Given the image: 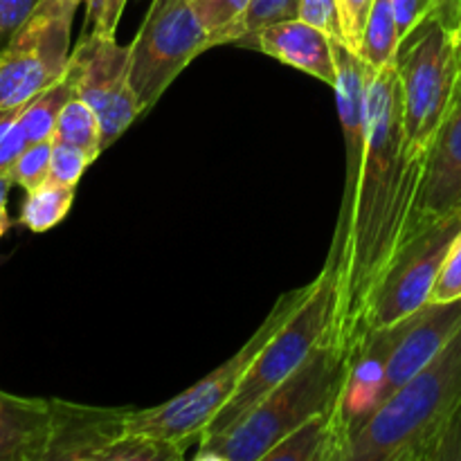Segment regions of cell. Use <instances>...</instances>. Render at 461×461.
<instances>
[{"mask_svg":"<svg viewBox=\"0 0 461 461\" xmlns=\"http://www.w3.org/2000/svg\"><path fill=\"white\" fill-rule=\"evenodd\" d=\"M75 97V88L68 75H63L57 84L45 88L43 93L36 95L34 99L23 106L21 111V129L25 133L27 142H41V140L54 138L59 115L63 106Z\"/></svg>","mask_w":461,"mask_h":461,"instance_id":"ffe728a7","label":"cell"},{"mask_svg":"<svg viewBox=\"0 0 461 461\" xmlns=\"http://www.w3.org/2000/svg\"><path fill=\"white\" fill-rule=\"evenodd\" d=\"M426 156L405 149L403 90L394 66L374 70L367 93V147L349 216L333 234L338 306L333 333L347 349L378 282L403 246Z\"/></svg>","mask_w":461,"mask_h":461,"instance_id":"6da1fadb","label":"cell"},{"mask_svg":"<svg viewBox=\"0 0 461 461\" xmlns=\"http://www.w3.org/2000/svg\"><path fill=\"white\" fill-rule=\"evenodd\" d=\"M414 315L390 324V327L369 329L351 349L345 385H342L340 399L336 403L338 419H340L349 441L360 430V426L381 408V390L385 383L387 365H390L401 338L412 324Z\"/></svg>","mask_w":461,"mask_h":461,"instance_id":"8fae6325","label":"cell"},{"mask_svg":"<svg viewBox=\"0 0 461 461\" xmlns=\"http://www.w3.org/2000/svg\"><path fill=\"white\" fill-rule=\"evenodd\" d=\"M291 18H297V0H250L239 25V41Z\"/></svg>","mask_w":461,"mask_h":461,"instance_id":"d4e9b609","label":"cell"},{"mask_svg":"<svg viewBox=\"0 0 461 461\" xmlns=\"http://www.w3.org/2000/svg\"><path fill=\"white\" fill-rule=\"evenodd\" d=\"M23 106L0 108V174H9L14 162L18 160V156L30 144L21 129Z\"/></svg>","mask_w":461,"mask_h":461,"instance_id":"484cf974","label":"cell"},{"mask_svg":"<svg viewBox=\"0 0 461 461\" xmlns=\"http://www.w3.org/2000/svg\"><path fill=\"white\" fill-rule=\"evenodd\" d=\"M403 90L405 149L426 156L461 88V30L439 12L419 23L396 54Z\"/></svg>","mask_w":461,"mask_h":461,"instance_id":"277c9868","label":"cell"},{"mask_svg":"<svg viewBox=\"0 0 461 461\" xmlns=\"http://www.w3.org/2000/svg\"><path fill=\"white\" fill-rule=\"evenodd\" d=\"M297 18L327 32L331 39L342 41L340 14L336 0H297Z\"/></svg>","mask_w":461,"mask_h":461,"instance_id":"f546056e","label":"cell"},{"mask_svg":"<svg viewBox=\"0 0 461 461\" xmlns=\"http://www.w3.org/2000/svg\"><path fill=\"white\" fill-rule=\"evenodd\" d=\"M453 214H461V88L457 102L426 151L421 183L403 243L428 225Z\"/></svg>","mask_w":461,"mask_h":461,"instance_id":"7c38bea8","label":"cell"},{"mask_svg":"<svg viewBox=\"0 0 461 461\" xmlns=\"http://www.w3.org/2000/svg\"><path fill=\"white\" fill-rule=\"evenodd\" d=\"M399 45L401 34L399 25H396L394 9H392V0H374L358 57L372 68L381 70L385 66H394Z\"/></svg>","mask_w":461,"mask_h":461,"instance_id":"d6986e66","label":"cell"},{"mask_svg":"<svg viewBox=\"0 0 461 461\" xmlns=\"http://www.w3.org/2000/svg\"><path fill=\"white\" fill-rule=\"evenodd\" d=\"M338 14H340L342 25V43L358 54L363 45L365 25H367L369 12L374 7V0H336Z\"/></svg>","mask_w":461,"mask_h":461,"instance_id":"f1b7e54d","label":"cell"},{"mask_svg":"<svg viewBox=\"0 0 461 461\" xmlns=\"http://www.w3.org/2000/svg\"><path fill=\"white\" fill-rule=\"evenodd\" d=\"M333 54H336L338 70L333 90H336L338 115H340L342 138H345V192H342L336 225V232H340L349 216L360 169H363L365 147H367V93L376 68L363 61L354 50H349L338 39H333Z\"/></svg>","mask_w":461,"mask_h":461,"instance_id":"4fadbf2b","label":"cell"},{"mask_svg":"<svg viewBox=\"0 0 461 461\" xmlns=\"http://www.w3.org/2000/svg\"><path fill=\"white\" fill-rule=\"evenodd\" d=\"M338 306L336 259L327 257L322 273L313 279V291L304 304L291 315L286 324L266 342L264 349L250 365L232 399L216 414L203 437L221 435L241 421L259 401H264L279 383L286 381L315 347L333 331ZM201 437V439H203Z\"/></svg>","mask_w":461,"mask_h":461,"instance_id":"8992f818","label":"cell"},{"mask_svg":"<svg viewBox=\"0 0 461 461\" xmlns=\"http://www.w3.org/2000/svg\"><path fill=\"white\" fill-rule=\"evenodd\" d=\"M459 232L461 214L446 216L410 237L399 248L369 300L360 322L358 340L369 329L390 327L430 304L437 275Z\"/></svg>","mask_w":461,"mask_h":461,"instance_id":"9c48e42d","label":"cell"},{"mask_svg":"<svg viewBox=\"0 0 461 461\" xmlns=\"http://www.w3.org/2000/svg\"><path fill=\"white\" fill-rule=\"evenodd\" d=\"M79 3H86V0H79Z\"/></svg>","mask_w":461,"mask_h":461,"instance_id":"74e56055","label":"cell"},{"mask_svg":"<svg viewBox=\"0 0 461 461\" xmlns=\"http://www.w3.org/2000/svg\"><path fill=\"white\" fill-rule=\"evenodd\" d=\"M52 437V405L0 390V461H45Z\"/></svg>","mask_w":461,"mask_h":461,"instance_id":"e0dca14e","label":"cell"},{"mask_svg":"<svg viewBox=\"0 0 461 461\" xmlns=\"http://www.w3.org/2000/svg\"><path fill=\"white\" fill-rule=\"evenodd\" d=\"M52 437L45 461H102V455L126 435L129 410L50 401Z\"/></svg>","mask_w":461,"mask_h":461,"instance_id":"5bb4252c","label":"cell"},{"mask_svg":"<svg viewBox=\"0 0 461 461\" xmlns=\"http://www.w3.org/2000/svg\"><path fill=\"white\" fill-rule=\"evenodd\" d=\"M214 48L192 0H153L131 41V86L142 113L160 102L192 59Z\"/></svg>","mask_w":461,"mask_h":461,"instance_id":"ba28073f","label":"cell"},{"mask_svg":"<svg viewBox=\"0 0 461 461\" xmlns=\"http://www.w3.org/2000/svg\"><path fill=\"white\" fill-rule=\"evenodd\" d=\"M457 300H461V232L455 237L453 246L441 264L430 293V304H446V302Z\"/></svg>","mask_w":461,"mask_h":461,"instance_id":"83f0119b","label":"cell"},{"mask_svg":"<svg viewBox=\"0 0 461 461\" xmlns=\"http://www.w3.org/2000/svg\"><path fill=\"white\" fill-rule=\"evenodd\" d=\"M34 5L36 0H0V48L21 27V23L30 16Z\"/></svg>","mask_w":461,"mask_h":461,"instance_id":"d6a6232c","label":"cell"},{"mask_svg":"<svg viewBox=\"0 0 461 461\" xmlns=\"http://www.w3.org/2000/svg\"><path fill=\"white\" fill-rule=\"evenodd\" d=\"M313 291V282L306 286L288 291L275 302L268 318L259 324L250 340L223 365L207 374L205 378L185 390L183 394L174 396L167 403L158 408L147 410H129L126 419V432L131 435H147L156 439H169L176 444L192 446L194 441H201L210 423L214 421L216 414L228 405L237 387L241 385L243 376L255 363L259 351L264 349L266 342L291 320V315L306 302V297Z\"/></svg>","mask_w":461,"mask_h":461,"instance_id":"5b68a950","label":"cell"},{"mask_svg":"<svg viewBox=\"0 0 461 461\" xmlns=\"http://www.w3.org/2000/svg\"><path fill=\"white\" fill-rule=\"evenodd\" d=\"M75 97L88 104L102 124L104 149L111 147L140 115H144L131 86V50L115 36L90 30L70 52L66 70Z\"/></svg>","mask_w":461,"mask_h":461,"instance_id":"30bf717a","label":"cell"},{"mask_svg":"<svg viewBox=\"0 0 461 461\" xmlns=\"http://www.w3.org/2000/svg\"><path fill=\"white\" fill-rule=\"evenodd\" d=\"M192 5L203 27L210 32L214 48L237 43L239 25L250 0H192Z\"/></svg>","mask_w":461,"mask_h":461,"instance_id":"603a6c76","label":"cell"},{"mask_svg":"<svg viewBox=\"0 0 461 461\" xmlns=\"http://www.w3.org/2000/svg\"><path fill=\"white\" fill-rule=\"evenodd\" d=\"M461 329V300L446 304H428L414 315L412 324L401 338L381 390V405L399 392L412 376H417L428 363L437 358L441 349L453 340Z\"/></svg>","mask_w":461,"mask_h":461,"instance_id":"9a60e30c","label":"cell"},{"mask_svg":"<svg viewBox=\"0 0 461 461\" xmlns=\"http://www.w3.org/2000/svg\"><path fill=\"white\" fill-rule=\"evenodd\" d=\"M75 189L70 185H59L52 180H45L41 187L27 192L25 203L21 207V225H25L30 232H48L54 225L61 223L75 203Z\"/></svg>","mask_w":461,"mask_h":461,"instance_id":"44dd1931","label":"cell"},{"mask_svg":"<svg viewBox=\"0 0 461 461\" xmlns=\"http://www.w3.org/2000/svg\"><path fill=\"white\" fill-rule=\"evenodd\" d=\"M428 461H461V403L437 435Z\"/></svg>","mask_w":461,"mask_h":461,"instance_id":"1f68e13d","label":"cell"},{"mask_svg":"<svg viewBox=\"0 0 461 461\" xmlns=\"http://www.w3.org/2000/svg\"><path fill=\"white\" fill-rule=\"evenodd\" d=\"M347 450L349 439L333 405L284 437L264 461H347Z\"/></svg>","mask_w":461,"mask_h":461,"instance_id":"ac0fdd59","label":"cell"},{"mask_svg":"<svg viewBox=\"0 0 461 461\" xmlns=\"http://www.w3.org/2000/svg\"><path fill=\"white\" fill-rule=\"evenodd\" d=\"M90 162L93 160L88 158V153L72 147V144L57 142V140H54L48 180H52V183H59V185H70V187H77V183L81 180V176H84L86 167H88Z\"/></svg>","mask_w":461,"mask_h":461,"instance_id":"4316f807","label":"cell"},{"mask_svg":"<svg viewBox=\"0 0 461 461\" xmlns=\"http://www.w3.org/2000/svg\"><path fill=\"white\" fill-rule=\"evenodd\" d=\"M439 14L446 18V21L453 23L455 27H459L461 30V0H448V3L439 9Z\"/></svg>","mask_w":461,"mask_h":461,"instance_id":"836d02e7","label":"cell"},{"mask_svg":"<svg viewBox=\"0 0 461 461\" xmlns=\"http://www.w3.org/2000/svg\"><path fill=\"white\" fill-rule=\"evenodd\" d=\"M14 185L16 183H14L12 174H0V210H7V196Z\"/></svg>","mask_w":461,"mask_h":461,"instance_id":"e575fe53","label":"cell"},{"mask_svg":"<svg viewBox=\"0 0 461 461\" xmlns=\"http://www.w3.org/2000/svg\"><path fill=\"white\" fill-rule=\"evenodd\" d=\"M448 0H392L396 25H399L401 39L410 34L419 23L426 21L430 14L439 12Z\"/></svg>","mask_w":461,"mask_h":461,"instance_id":"4dcf8cb0","label":"cell"},{"mask_svg":"<svg viewBox=\"0 0 461 461\" xmlns=\"http://www.w3.org/2000/svg\"><path fill=\"white\" fill-rule=\"evenodd\" d=\"M252 50L268 54L286 66L297 68L306 75L315 77L322 84L336 86V54H333V39L322 32L320 27L302 21V18H291V21L275 23V25L264 27L255 34L239 41Z\"/></svg>","mask_w":461,"mask_h":461,"instance_id":"2e32d148","label":"cell"},{"mask_svg":"<svg viewBox=\"0 0 461 461\" xmlns=\"http://www.w3.org/2000/svg\"><path fill=\"white\" fill-rule=\"evenodd\" d=\"M54 138L41 140V142L27 144L25 151L18 156V160L12 167V178L18 187L25 192L41 187L50 178V160H52Z\"/></svg>","mask_w":461,"mask_h":461,"instance_id":"cb8c5ba5","label":"cell"},{"mask_svg":"<svg viewBox=\"0 0 461 461\" xmlns=\"http://www.w3.org/2000/svg\"><path fill=\"white\" fill-rule=\"evenodd\" d=\"M351 351L329 333L313 354L239 423L198 441V461H264L295 428L340 399Z\"/></svg>","mask_w":461,"mask_h":461,"instance_id":"7a4b0ae2","label":"cell"},{"mask_svg":"<svg viewBox=\"0 0 461 461\" xmlns=\"http://www.w3.org/2000/svg\"><path fill=\"white\" fill-rule=\"evenodd\" d=\"M79 0H36L0 48V108L23 106L57 84L70 61V27Z\"/></svg>","mask_w":461,"mask_h":461,"instance_id":"52a82bcc","label":"cell"},{"mask_svg":"<svg viewBox=\"0 0 461 461\" xmlns=\"http://www.w3.org/2000/svg\"><path fill=\"white\" fill-rule=\"evenodd\" d=\"M54 140L81 149L95 162L99 153L104 151L102 124H99L97 113L88 104L81 102L79 97H72L59 115Z\"/></svg>","mask_w":461,"mask_h":461,"instance_id":"7402d4cb","label":"cell"},{"mask_svg":"<svg viewBox=\"0 0 461 461\" xmlns=\"http://www.w3.org/2000/svg\"><path fill=\"white\" fill-rule=\"evenodd\" d=\"M461 403V329L351 437L347 461H428L437 435Z\"/></svg>","mask_w":461,"mask_h":461,"instance_id":"3957f363","label":"cell"},{"mask_svg":"<svg viewBox=\"0 0 461 461\" xmlns=\"http://www.w3.org/2000/svg\"><path fill=\"white\" fill-rule=\"evenodd\" d=\"M120 3H122V5H124V7H126V3H129V0H120Z\"/></svg>","mask_w":461,"mask_h":461,"instance_id":"8d00e7d4","label":"cell"},{"mask_svg":"<svg viewBox=\"0 0 461 461\" xmlns=\"http://www.w3.org/2000/svg\"><path fill=\"white\" fill-rule=\"evenodd\" d=\"M9 225H12V221H9L7 210H0V239H3V234L7 232Z\"/></svg>","mask_w":461,"mask_h":461,"instance_id":"d590c367","label":"cell"}]
</instances>
